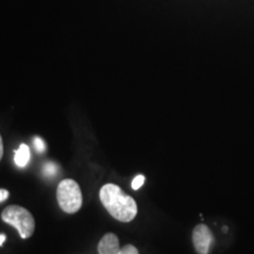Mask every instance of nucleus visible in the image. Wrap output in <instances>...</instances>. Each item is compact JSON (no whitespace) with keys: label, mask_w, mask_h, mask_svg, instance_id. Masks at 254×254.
I'll return each instance as SVG.
<instances>
[{"label":"nucleus","mask_w":254,"mask_h":254,"mask_svg":"<svg viewBox=\"0 0 254 254\" xmlns=\"http://www.w3.org/2000/svg\"><path fill=\"white\" fill-rule=\"evenodd\" d=\"M34 147H36L38 153H43L45 151V142L39 136H36L34 138Z\"/></svg>","instance_id":"1a4fd4ad"},{"label":"nucleus","mask_w":254,"mask_h":254,"mask_svg":"<svg viewBox=\"0 0 254 254\" xmlns=\"http://www.w3.org/2000/svg\"><path fill=\"white\" fill-rule=\"evenodd\" d=\"M2 221L13 226L19 232L21 239H28L36 230L33 215L26 208L18 205L7 206L1 213Z\"/></svg>","instance_id":"f03ea898"},{"label":"nucleus","mask_w":254,"mask_h":254,"mask_svg":"<svg viewBox=\"0 0 254 254\" xmlns=\"http://www.w3.org/2000/svg\"><path fill=\"white\" fill-rule=\"evenodd\" d=\"M57 200L64 212L68 214L77 213L82 205V194L78 183L73 179L63 180L57 190Z\"/></svg>","instance_id":"7ed1b4c3"},{"label":"nucleus","mask_w":254,"mask_h":254,"mask_svg":"<svg viewBox=\"0 0 254 254\" xmlns=\"http://www.w3.org/2000/svg\"><path fill=\"white\" fill-rule=\"evenodd\" d=\"M5 240H6L5 234H0V246H2V244L5 243Z\"/></svg>","instance_id":"ddd939ff"},{"label":"nucleus","mask_w":254,"mask_h":254,"mask_svg":"<svg viewBox=\"0 0 254 254\" xmlns=\"http://www.w3.org/2000/svg\"><path fill=\"white\" fill-rule=\"evenodd\" d=\"M193 245L199 254H207L213 243V236H212L209 228L206 225H198L193 230Z\"/></svg>","instance_id":"20e7f679"},{"label":"nucleus","mask_w":254,"mask_h":254,"mask_svg":"<svg viewBox=\"0 0 254 254\" xmlns=\"http://www.w3.org/2000/svg\"><path fill=\"white\" fill-rule=\"evenodd\" d=\"M58 170L59 168L55 163H47L44 165L43 173H44V176L47 178H53L57 173H58Z\"/></svg>","instance_id":"0eeeda50"},{"label":"nucleus","mask_w":254,"mask_h":254,"mask_svg":"<svg viewBox=\"0 0 254 254\" xmlns=\"http://www.w3.org/2000/svg\"><path fill=\"white\" fill-rule=\"evenodd\" d=\"M31 158L30 148H28L27 145L21 144L19 146V148L15 151L14 154V163L18 167H25L28 164Z\"/></svg>","instance_id":"423d86ee"},{"label":"nucleus","mask_w":254,"mask_h":254,"mask_svg":"<svg viewBox=\"0 0 254 254\" xmlns=\"http://www.w3.org/2000/svg\"><path fill=\"white\" fill-rule=\"evenodd\" d=\"M8 195H9V193L7 190H0V202L7 199Z\"/></svg>","instance_id":"9b49d317"},{"label":"nucleus","mask_w":254,"mask_h":254,"mask_svg":"<svg viewBox=\"0 0 254 254\" xmlns=\"http://www.w3.org/2000/svg\"><path fill=\"white\" fill-rule=\"evenodd\" d=\"M2 155H4V144H2V138L0 135V160L2 159Z\"/></svg>","instance_id":"f8f14e48"},{"label":"nucleus","mask_w":254,"mask_h":254,"mask_svg":"<svg viewBox=\"0 0 254 254\" xmlns=\"http://www.w3.org/2000/svg\"><path fill=\"white\" fill-rule=\"evenodd\" d=\"M101 204L114 219L122 222H129L138 213L135 200L126 194L118 185L106 184L99 193Z\"/></svg>","instance_id":"f257e3e1"},{"label":"nucleus","mask_w":254,"mask_h":254,"mask_svg":"<svg viewBox=\"0 0 254 254\" xmlns=\"http://www.w3.org/2000/svg\"><path fill=\"white\" fill-rule=\"evenodd\" d=\"M120 245L118 237L114 233H106L101 238L98 245L99 254H120Z\"/></svg>","instance_id":"39448f33"},{"label":"nucleus","mask_w":254,"mask_h":254,"mask_svg":"<svg viewBox=\"0 0 254 254\" xmlns=\"http://www.w3.org/2000/svg\"><path fill=\"white\" fill-rule=\"evenodd\" d=\"M144 183H145V177L144 176H136L132 182V189L138 190L142 185H144Z\"/></svg>","instance_id":"6e6552de"},{"label":"nucleus","mask_w":254,"mask_h":254,"mask_svg":"<svg viewBox=\"0 0 254 254\" xmlns=\"http://www.w3.org/2000/svg\"><path fill=\"white\" fill-rule=\"evenodd\" d=\"M120 254H139V251L133 245H126L120 251Z\"/></svg>","instance_id":"9d476101"}]
</instances>
